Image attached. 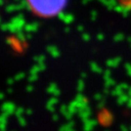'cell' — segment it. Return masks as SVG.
<instances>
[{
	"instance_id": "obj_1",
	"label": "cell",
	"mask_w": 131,
	"mask_h": 131,
	"mask_svg": "<svg viewBox=\"0 0 131 131\" xmlns=\"http://www.w3.org/2000/svg\"><path fill=\"white\" fill-rule=\"evenodd\" d=\"M34 14L42 17H51L60 14L67 0H27Z\"/></svg>"
}]
</instances>
